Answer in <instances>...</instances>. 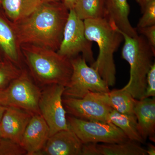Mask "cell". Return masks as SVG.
Instances as JSON below:
<instances>
[{
	"mask_svg": "<svg viewBox=\"0 0 155 155\" xmlns=\"http://www.w3.org/2000/svg\"><path fill=\"white\" fill-rule=\"evenodd\" d=\"M69 11L62 2H43L32 14L14 23L20 45H37L57 51Z\"/></svg>",
	"mask_w": 155,
	"mask_h": 155,
	"instance_id": "cell-1",
	"label": "cell"
},
{
	"mask_svg": "<svg viewBox=\"0 0 155 155\" xmlns=\"http://www.w3.org/2000/svg\"><path fill=\"white\" fill-rule=\"evenodd\" d=\"M23 58L35 80L43 86L58 84L67 86L72 72L70 59L57 51L32 44H22Z\"/></svg>",
	"mask_w": 155,
	"mask_h": 155,
	"instance_id": "cell-2",
	"label": "cell"
},
{
	"mask_svg": "<svg viewBox=\"0 0 155 155\" xmlns=\"http://www.w3.org/2000/svg\"><path fill=\"white\" fill-rule=\"evenodd\" d=\"M86 38L96 42L99 51L96 61L90 66L97 70L108 86L116 82V68L114 53L124 40L123 35L107 18L83 20Z\"/></svg>",
	"mask_w": 155,
	"mask_h": 155,
	"instance_id": "cell-3",
	"label": "cell"
},
{
	"mask_svg": "<svg viewBox=\"0 0 155 155\" xmlns=\"http://www.w3.org/2000/svg\"><path fill=\"white\" fill-rule=\"evenodd\" d=\"M115 28L124 38L122 57L130 67V79L122 89L128 92L135 99H142L147 87V74L154 63L155 51L143 35L131 37Z\"/></svg>",
	"mask_w": 155,
	"mask_h": 155,
	"instance_id": "cell-4",
	"label": "cell"
},
{
	"mask_svg": "<svg viewBox=\"0 0 155 155\" xmlns=\"http://www.w3.org/2000/svg\"><path fill=\"white\" fill-rule=\"evenodd\" d=\"M72 72L65 87L63 97L82 98L90 92H108L110 89L106 81L94 68L89 67L82 56L70 59Z\"/></svg>",
	"mask_w": 155,
	"mask_h": 155,
	"instance_id": "cell-5",
	"label": "cell"
},
{
	"mask_svg": "<svg viewBox=\"0 0 155 155\" xmlns=\"http://www.w3.org/2000/svg\"><path fill=\"white\" fill-rule=\"evenodd\" d=\"M41 90L32 81L28 72L21 74L11 81L0 94V104L5 107L22 109L33 114L40 113L39 101Z\"/></svg>",
	"mask_w": 155,
	"mask_h": 155,
	"instance_id": "cell-6",
	"label": "cell"
},
{
	"mask_svg": "<svg viewBox=\"0 0 155 155\" xmlns=\"http://www.w3.org/2000/svg\"><path fill=\"white\" fill-rule=\"evenodd\" d=\"M92 44L85 37L83 20L78 17L73 9L69 10L63 39L57 51L58 54L70 59L81 53L87 63L91 65L95 61Z\"/></svg>",
	"mask_w": 155,
	"mask_h": 155,
	"instance_id": "cell-7",
	"label": "cell"
},
{
	"mask_svg": "<svg viewBox=\"0 0 155 155\" xmlns=\"http://www.w3.org/2000/svg\"><path fill=\"white\" fill-rule=\"evenodd\" d=\"M69 129L75 133L83 143H120L129 140L120 128L111 122L86 121L67 116Z\"/></svg>",
	"mask_w": 155,
	"mask_h": 155,
	"instance_id": "cell-8",
	"label": "cell"
},
{
	"mask_svg": "<svg viewBox=\"0 0 155 155\" xmlns=\"http://www.w3.org/2000/svg\"><path fill=\"white\" fill-rule=\"evenodd\" d=\"M64 88L63 85L52 84L41 91L39 109L40 115L49 128L50 136L60 130L69 129L67 112L63 103Z\"/></svg>",
	"mask_w": 155,
	"mask_h": 155,
	"instance_id": "cell-9",
	"label": "cell"
},
{
	"mask_svg": "<svg viewBox=\"0 0 155 155\" xmlns=\"http://www.w3.org/2000/svg\"><path fill=\"white\" fill-rule=\"evenodd\" d=\"M64 107L69 114L78 119L110 123L112 109L92 95L90 92L82 98L63 97Z\"/></svg>",
	"mask_w": 155,
	"mask_h": 155,
	"instance_id": "cell-10",
	"label": "cell"
},
{
	"mask_svg": "<svg viewBox=\"0 0 155 155\" xmlns=\"http://www.w3.org/2000/svg\"><path fill=\"white\" fill-rule=\"evenodd\" d=\"M50 137L48 126L40 114H34L20 142L27 155H38Z\"/></svg>",
	"mask_w": 155,
	"mask_h": 155,
	"instance_id": "cell-11",
	"label": "cell"
},
{
	"mask_svg": "<svg viewBox=\"0 0 155 155\" xmlns=\"http://www.w3.org/2000/svg\"><path fill=\"white\" fill-rule=\"evenodd\" d=\"M32 115L29 112L19 108L6 107L0 120L1 137L19 144Z\"/></svg>",
	"mask_w": 155,
	"mask_h": 155,
	"instance_id": "cell-12",
	"label": "cell"
},
{
	"mask_svg": "<svg viewBox=\"0 0 155 155\" xmlns=\"http://www.w3.org/2000/svg\"><path fill=\"white\" fill-rule=\"evenodd\" d=\"M83 143L70 129L49 137L38 155H81Z\"/></svg>",
	"mask_w": 155,
	"mask_h": 155,
	"instance_id": "cell-13",
	"label": "cell"
},
{
	"mask_svg": "<svg viewBox=\"0 0 155 155\" xmlns=\"http://www.w3.org/2000/svg\"><path fill=\"white\" fill-rule=\"evenodd\" d=\"M0 55L21 68L23 59L14 23L0 14Z\"/></svg>",
	"mask_w": 155,
	"mask_h": 155,
	"instance_id": "cell-14",
	"label": "cell"
},
{
	"mask_svg": "<svg viewBox=\"0 0 155 155\" xmlns=\"http://www.w3.org/2000/svg\"><path fill=\"white\" fill-rule=\"evenodd\" d=\"M134 114L141 137L145 142L149 138L155 141V98L136 100Z\"/></svg>",
	"mask_w": 155,
	"mask_h": 155,
	"instance_id": "cell-15",
	"label": "cell"
},
{
	"mask_svg": "<svg viewBox=\"0 0 155 155\" xmlns=\"http://www.w3.org/2000/svg\"><path fill=\"white\" fill-rule=\"evenodd\" d=\"M130 11L127 0H106L105 18L119 30L129 36L135 37L138 33L129 21Z\"/></svg>",
	"mask_w": 155,
	"mask_h": 155,
	"instance_id": "cell-16",
	"label": "cell"
},
{
	"mask_svg": "<svg viewBox=\"0 0 155 155\" xmlns=\"http://www.w3.org/2000/svg\"><path fill=\"white\" fill-rule=\"evenodd\" d=\"M92 95L112 109L121 114L134 115L136 99L128 92L122 88L108 92H90Z\"/></svg>",
	"mask_w": 155,
	"mask_h": 155,
	"instance_id": "cell-17",
	"label": "cell"
},
{
	"mask_svg": "<svg viewBox=\"0 0 155 155\" xmlns=\"http://www.w3.org/2000/svg\"><path fill=\"white\" fill-rule=\"evenodd\" d=\"M43 2L42 0H2L1 5L7 18L15 23L32 14Z\"/></svg>",
	"mask_w": 155,
	"mask_h": 155,
	"instance_id": "cell-18",
	"label": "cell"
},
{
	"mask_svg": "<svg viewBox=\"0 0 155 155\" xmlns=\"http://www.w3.org/2000/svg\"><path fill=\"white\" fill-rule=\"evenodd\" d=\"M110 122L120 128L129 140L144 143L139 130L137 119L135 115L121 114L114 109L109 115Z\"/></svg>",
	"mask_w": 155,
	"mask_h": 155,
	"instance_id": "cell-19",
	"label": "cell"
},
{
	"mask_svg": "<svg viewBox=\"0 0 155 155\" xmlns=\"http://www.w3.org/2000/svg\"><path fill=\"white\" fill-rule=\"evenodd\" d=\"M99 155H147L146 150L137 142L97 144Z\"/></svg>",
	"mask_w": 155,
	"mask_h": 155,
	"instance_id": "cell-20",
	"label": "cell"
},
{
	"mask_svg": "<svg viewBox=\"0 0 155 155\" xmlns=\"http://www.w3.org/2000/svg\"><path fill=\"white\" fill-rule=\"evenodd\" d=\"M73 10L82 20L105 18L106 0H78Z\"/></svg>",
	"mask_w": 155,
	"mask_h": 155,
	"instance_id": "cell-21",
	"label": "cell"
},
{
	"mask_svg": "<svg viewBox=\"0 0 155 155\" xmlns=\"http://www.w3.org/2000/svg\"><path fill=\"white\" fill-rule=\"evenodd\" d=\"M0 67V94L8 86L12 80L19 76L22 69L9 61H2Z\"/></svg>",
	"mask_w": 155,
	"mask_h": 155,
	"instance_id": "cell-22",
	"label": "cell"
},
{
	"mask_svg": "<svg viewBox=\"0 0 155 155\" xmlns=\"http://www.w3.org/2000/svg\"><path fill=\"white\" fill-rule=\"evenodd\" d=\"M26 155V152L19 143L2 138L0 141V155Z\"/></svg>",
	"mask_w": 155,
	"mask_h": 155,
	"instance_id": "cell-23",
	"label": "cell"
},
{
	"mask_svg": "<svg viewBox=\"0 0 155 155\" xmlns=\"http://www.w3.org/2000/svg\"><path fill=\"white\" fill-rule=\"evenodd\" d=\"M142 12L143 14L139 19L137 28L155 25V0L149 3Z\"/></svg>",
	"mask_w": 155,
	"mask_h": 155,
	"instance_id": "cell-24",
	"label": "cell"
},
{
	"mask_svg": "<svg viewBox=\"0 0 155 155\" xmlns=\"http://www.w3.org/2000/svg\"><path fill=\"white\" fill-rule=\"evenodd\" d=\"M155 96V64H153L147 76V87L143 98Z\"/></svg>",
	"mask_w": 155,
	"mask_h": 155,
	"instance_id": "cell-25",
	"label": "cell"
},
{
	"mask_svg": "<svg viewBox=\"0 0 155 155\" xmlns=\"http://www.w3.org/2000/svg\"><path fill=\"white\" fill-rule=\"evenodd\" d=\"M136 30L137 33L145 37L150 46L155 51V25L137 28Z\"/></svg>",
	"mask_w": 155,
	"mask_h": 155,
	"instance_id": "cell-26",
	"label": "cell"
},
{
	"mask_svg": "<svg viewBox=\"0 0 155 155\" xmlns=\"http://www.w3.org/2000/svg\"><path fill=\"white\" fill-rule=\"evenodd\" d=\"M97 143H83L81 155H99Z\"/></svg>",
	"mask_w": 155,
	"mask_h": 155,
	"instance_id": "cell-27",
	"label": "cell"
},
{
	"mask_svg": "<svg viewBox=\"0 0 155 155\" xmlns=\"http://www.w3.org/2000/svg\"><path fill=\"white\" fill-rule=\"evenodd\" d=\"M78 0H62V2L68 10H72Z\"/></svg>",
	"mask_w": 155,
	"mask_h": 155,
	"instance_id": "cell-28",
	"label": "cell"
},
{
	"mask_svg": "<svg viewBox=\"0 0 155 155\" xmlns=\"http://www.w3.org/2000/svg\"><path fill=\"white\" fill-rule=\"evenodd\" d=\"M136 1L140 6L142 12L147 5L153 0H136Z\"/></svg>",
	"mask_w": 155,
	"mask_h": 155,
	"instance_id": "cell-29",
	"label": "cell"
},
{
	"mask_svg": "<svg viewBox=\"0 0 155 155\" xmlns=\"http://www.w3.org/2000/svg\"><path fill=\"white\" fill-rule=\"evenodd\" d=\"M147 153L148 155H155V147L151 143H148L147 149L146 150Z\"/></svg>",
	"mask_w": 155,
	"mask_h": 155,
	"instance_id": "cell-30",
	"label": "cell"
},
{
	"mask_svg": "<svg viewBox=\"0 0 155 155\" xmlns=\"http://www.w3.org/2000/svg\"><path fill=\"white\" fill-rule=\"evenodd\" d=\"M6 108V107L0 104V120H1V119H2V116H3V114H4L5 110Z\"/></svg>",
	"mask_w": 155,
	"mask_h": 155,
	"instance_id": "cell-31",
	"label": "cell"
},
{
	"mask_svg": "<svg viewBox=\"0 0 155 155\" xmlns=\"http://www.w3.org/2000/svg\"><path fill=\"white\" fill-rule=\"evenodd\" d=\"M62 0H42L43 2H61Z\"/></svg>",
	"mask_w": 155,
	"mask_h": 155,
	"instance_id": "cell-32",
	"label": "cell"
},
{
	"mask_svg": "<svg viewBox=\"0 0 155 155\" xmlns=\"http://www.w3.org/2000/svg\"><path fill=\"white\" fill-rule=\"evenodd\" d=\"M3 62L2 61H0V67L2 66V64Z\"/></svg>",
	"mask_w": 155,
	"mask_h": 155,
	"instance_id": "cell-33",
	"label": "cell"
},
{
	"mask_svg": "<svg viewBox=\"0 0 155 155\" xmlns=\"http://www.w3.org/2000/svg\"><path fill=\"white\" fill-rule=\"evenodd\" d=\"M1 139H2V137H1V135H0V141H1Z\"/></svg>",
	"mask_w": 155,
	"mask_h": 155,
	"instance_id": "cell-34",
	"label": "cell"
},
{
	"mask_svg": "<svg viewBox=\"0 0 155 155\" xmlns=\"http://www.w3.org/2000/svg\"><path fill=\"white\" fill-rule=\"evenodd\" d=\"M2 0H0V5H1V2H2Z\"/></svg>",
	"mask_w": 155,
	"mask_h": 155,
	"instance_id": "cell-35",
	"label": "cell"
}]
</instances>
